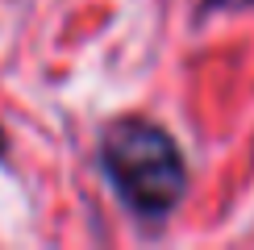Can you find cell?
<instances>
[{
  "label": "cell",
  "mask_w": 254,
  "mask_h": 250,
  "mask_svg": "<svg viewBox=\"0 0 254 250\" xmlns=\"http://www.w3.org/2000/svg\"><path fill=\"white\" fill-rule=\"evenodd\" d=\"M238 8H254V0H200V13H238Z\"/></svg>",
  "instance_id": "obj_2"
},
{
  "label": "cell",
  "mask_w": 254,
  "mask_h": 250,
  "mask_svg": "<svg viewBox=\"0 0 254 250\" xmlns=\"http://www.w3.org/2000/svg\"><path fill=\"white\" fill-rule=\"evenodd\" d=\"M4 150H8V138H4V129H0V159H4Z\"/></svg>",
  "instance_id": "obj_3"
},
{
  "label": "cell",
  "mask_w": 254,
  "mask_h": 250,
  "mask_svg": "<svg viewBox=\"0 0 254 250\" xmlns=\"http://www.w3.org/2000/svg\"><path fill=\"white\" fill-rule=\"evenodd\" d=\"M100 167L117 200L142 221H167L188 192L184 150L150 117H117L104 125Z\"/></svg>",
  "instance_id": "obj_1"
}]
</instances>
